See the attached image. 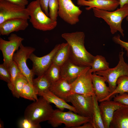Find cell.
Listing matches in <instances>:
<instances>
[{"mask_svg":"<svg viewBox=\"0 0 128 128\" xmlns=\"http://www.w3.org/2000/svg\"><path fill=\"white\" fill-rule=\"evenodd\" d=\"M70 46L67 42L60 44L53 58L52 62L61 66L69 59Z\"/></svg>","mask_w":128,"mask_h":128,"instance_id":"22","label":"cell"},{"mask_svg":"<svg viewBox=\"0 0 128 128\" xmlns=\"http://www.w3.org/2000/svg\"><path fill=\"white\" fill-rule=\"evenodd\" d=\"M77 4L80 6H88L86 8L87 10L94 8L109 11L114 10L119 5L117 0H77Z\"/></svg>","mask_w":128,"mask_h":128,"instance_id":"16","label":"cell"},{"mask_svg":"<svg viewBox=\"0 0 128 128\" xmlns=\"http://www.w3.org/2000/svg\"><path fill=\"white\" fill-rule=\"evenodd\" d=\"M3 124V122L2 121H0V128H4V125Z\"/></svg>","mask_w":128,"mask_h":128,"instance_id":"40","label":"cell"},{"mask_svg":"<svg viewBox=\"0 0 128 128\" xmlns=\"http://www.w3.org/2000/svg\"><path fill=\"white\" fill-rule=\"evenodd\" d=\"M124 53L123 50L119 54V60L117 65L114 67L106 70L95 73L98 75L104 77L109 85L110 93L116 88L118 79L123 75L128 76V64L125 62L123 57Z\"/></svg>","mask_w":128,"mask_h":128,"instance_id":"6","label":"cell"},{"mask_svg":"<svg viewBox=\"0 0 128 128\" xmlns=\"http://www.w3.org/2000/svg\"><path fill=\"white\" fill-rule=\"evenodd\" d=\"M126 20L128 21V16L126 17Z\"/></svg>","mask_w":128,"mask_h":128,"instance_id":"41","label":"cell"},{"mask_svg":"<svg viewBox=\"0 0 128 128\" xmlns=\"http://www.w3.org/2000/svg\"><path fill=\"white\" fill-rule=\"evenodd\" d=\"M113 100L123 105H128V94L125 93L117 95L113 98Z\"/></svg>","mask_w":128,"mask_h":128,"instance_id":"35","label":"cell"},{"mask_svg":"<svg viewBox=\"0 0 128 128\" xmlns=\"http://www.w3.org/2000/svg\"><path fill=\"white\" fill-rule=\"evenodd\" d=\"M90 67L78 65L69 59L60 66L61 78L71 83Z\"/></svg>","mask_w":128,"mask_h":128,"instance_id":"15","label":"cell"},{"mask_svg":"<svg viewBox=\"0 0 128 128\" xmlns=\"http://www.w3.org/2000/svg\"><path fill=\"white\" fill-rule=\"evenodd\" d=\"M8 68L10 74V79L9 83H7V86L12 93L13 91L15 81L20 71L17 64L13 60Z\"/></svg>","mask_w":128,"mask_h":128,"instance_id":"30","label":"cell"},{"mask_svg":"<svg viewBox=\"0 0 128 128\" xmlns=\"http://www.w3.org/2000/svg\"><path fill=\"white\" fill-rule=\"evenodd\" d=\"M123 104L114 100H107L100 102L99 105L105 128H110L115 111Z\"/></svg>","mask_w":128,"mask_h":128,"instance_id":"14","label":"cell"},{"mask_svg":"<svg viewBox=\"0 0 128 128\" xmlns=\"http://www.w3.org/2000/svg\"><path fill=\"white\" fill-rule=\"evenodd\" d=\"M0 79L7 82L9 83L10 79V75L8 68L3 64L0 65Z\"/></svg>","mask_w":128,"mask_h":128,"instance_id":"32","label":"cell"},{"mask_svg":"<svg viewBox=\"0 0 128 128\" xmlns=\"http://www.w3.org/2000/svg\"><path fill=\"white\" fill-rule=\"evenodd\" d=\"M91 77L94 95L100 102L110 94V90L105 83L106 80L104 77L94 73H92Z\"/></svg>","mask_w":128,"mask_h":128,"instance_id":"18","label":"cell"},{"mask_svg":"<svg viewBox=\"0 0 128 128\" xmlns=\"http://www.w3.org/2000/svg\"><path fill=\"white\" fill-rule=\"evenodd\" d=\"M41 8L47 16H49L48 3L49 0H39Z\"/></svg>","mask_w":128,"mask_h":128,"instance_id":"37","label":"cell"},{"mask_svg":"<svg viewBox=\"0 0 128 128\" xmlns=\"http://www.w3.org/2000/svg\"><path fill=\"white\" fill-rule=\"evenodd\" d=\"M37 95V93L33 86L28 82L24 85L22 89L20 97L34 101L38 99Z\"/></svg>","mask_w":128,"mask_h":128,"instance_id":"29","label":"cell"},{"mask_svg":"<svg viewBox=\"0 0 128 128\" xmlns=\"http://www.w3.org/2000/svg\"><path fill=\"white\" fill-rule=\"evenodd\" d=\"M61 36L70 46L69 59L78 65L91 67L94 56L85 48L84 33L81 31L66 33Z\"/></svg>","mask_w":128,"mask_h":128,"instance_id":"1","label":"cell"},{"mask_svg":"<svg viewBox=\"0 0 128 128\" xmlns=\"http://www.w3.org/2000/svg\"><path fill=\"white\" fill-rule=\"evenodd\" d=\"M49 17L57 21L59 7V0H49L48 3Z\"/></svg>","mask_w":128,"mask_h":128,"instance_id":"31","label":"cell"},{"mask_svg":"<svg viewBox=\"0 0 128 128\" xmlns=\"http://www.w3.org/2000/svg\"><path fill=\"white\" fill-rule=\"evenodd\" d=\"M120 7H121L125 4H128V0H119Z\"/></svg>","mask_w":128,"mask_h":128,"instance_id":"39","label":"cell"},{"mask_svg":"<svg viewBox=\"0 0 128 128\" xmlns=\"http://www.w3.org/2000/svg\"><path fill=\"white\" fill-rule=\"evenodd\" d=\"M54 110L50 103L41 96L27 106L24 117L34 124L39 125L41 122L49 120Z\"/></svg>","mask_w":128,"mask_h":128,"instance_id":"4","label":"cell"},{"mask_svg":"<svg viewBox=\"0 0 128 128\" xmlns=\"http://www.w3.org/2000/svg\"><path fill=\"white\" fill-rule=\"evenodd\" d=\"M29 82L26 77L20 72L18 73L15 81L13 95L17 98L20 97V94L24 85Z\"/></svg>","mask_w":128,"mask_h":128,"instance_id":"27","label":"cell"},{"mask_svg":"<svg viewBox=\"0 0 128 128\" xmlns=\"http://www.w3.org/2000/svg\"><path fill=\"white\" fill-rule=\"evenodd\" d=\"M32 83L33 86L38 94V93L50 90L52 83L45 74L33 79Z\"/></svg>","mask_w":128,"mask_h":128,"instance_id":"24","label":"cell"},{"mask_svg":"<svg viewBox=\"0 0 128 128\" xmlns=\"http://www.w3.org/2000/svg\"><path fill=\"white\" fill-rule=\"evenodd\" d=\"M18 125L21 128H41L40 125H36L29 120L24 118L19 121Z\"/></svg>","mask_w":128,"mask_h":128,"instance_id":"33","label":"cell"},{"mask_svg":"<svg viewBox=\"0 0 128 128\" xmlns=\"http://www.w3.org/2000/svg\"><path fill=\"white\" fill-rule=\"evenodd\" d=\"M112 39L115 43L119 45L121 47L127 51V56L128 57V42L121 39L120 36L119 35L114 37Z\"/></svg>","mask_w":128,"mask_h":128,"instance_id":"34","label":"cell"},{"mask_svg":"<svg viewBox=\"0 0 128 128\" xmlns=\"http://www.w3.org/2000/svg\"><path fill=\"white\" fill-rule=\"evenodd\" d=\"M90 67L71 83L72 94H80L86 96L94 95Z\"/></svg>","mask_w":128,"mask_h":128,"instance_id":"8","label":"cell"},{"mask_svg":"<svg viewBox=\"0 0 128 128\" xmlns=\"http://www.w3.org/2000/svg\"><path fill=\"white\" fill-rule=\"evenodd\" d=\"M26 8L30 17V22L36 29L43 31H49L53 30L56 26L57 21L51 19L44 12L39 0L31 2Z\"/></svg>","mask_w":128,"mask_h":128,"instance_id":"3","label":"cell"},{"mask_svg":"<svg viewBox=\"0 0 128 128\" xmlns=\"http://www.w3.org/2000/svg\"><path fill=\"white\" fill-rule=\"evenodd\" d=\"M67 102L72 104L78 114L90 118L93 121V103L92 96H86L79 94H72L68 97Z\"/></svg>","mask_w":128,"mask_h":128,"instance_id":"10","label":"cell"},{"mask_svg":"<svg viewBox=\"0 0 128 128\" xmlns=\"http://www.w3.org/2000/svg\"><path fill=\"white\" fill-rule=\"evenodd\" d=\"M28 19L14 18L7 20L0 24V34L8 36L12 32L24 30L28 26Z\"/></svg>","mask_w":128,"mask_h":128,"instance_id":"17","label":"cell"},{"mask_svg":"<svg viewBox=\"0 0 128 128\" xmlns=\"http://www.w3.org/2000/svg\"><path fill=\"white\" fill-rule=\"evenodd\" d=\"M76 128H94V127L92 123L88 122L77 127Z\"/></svg>","mask_w":128,"mask_h":128,"instance_id":"38","label":"cell"},{"mask_svg":"<svg viewBox=\"0 0 128 128\" xmlns=\"http://www.w3.org/2000/svg\"><path fill=\"white\" fill-rule=\"evenodd\" d=\"M94 16L103 19L109 26L110 32L114 34L118 31L124 37V31L122 27L123 20L128 16V4L116 10L109 11L96 8H92Z\"/></svg>","mask_w":128,"mask_h":128,"instance_id":"2","label":"cell"},{"mask_svg":"<svg viewBox=\"0 0 128 128\" xmlns=\"http://www.w3.org/2000/svg\"><path fill=\"white\" fill-rule=\"evenodd\" d=\"M48 123L54 128L64 124L67 128H76L88 122L92 123L90 118L81 116L73 111L64 112L59 109L54 110Z\"/></svg>","mask_w":128,"mask_h":128,"instance_id":"5","label":"cell"},{"mask_svg":"<svg viewBox=\"0 0 128 128\" xmlns=\"http://www.w3.org/2000/svg\"><path fill=\"white\" fill-rule=\"evenodd\" d=\"M14 18L29 19L26 8L5 0H0V24L7 20Z\"/></svg>","mask_w":128,"mask_h":128,"instance_id":"11","label":"cell"},{"mask_svg":"<svg viewBox=\"0 0 128 128\" xmlns=\"http://www.w3.org/2000/svg\"><path fill=\"white\" fill-rule=\"evenodd\" d=\"M59 4L58 15L61 18L71 25L79 22L82 11L71 0H59Z\"/></svg>","mask_w":128,"mask_h":128,"instance_id":"12","label":"cell"},{"mask_svg":"<svg viewBox=\"0 0 128 128\" xmlns=\"http://www.w3.org/2000/svg\"><path fill=\"white\" fill-rule=\"evenodd\" d=\"M45 74L52 83L55 82L61 78L60 67L52 62Z\"/></svg>","mask_w":128,"mask_h":128,"instance_id":"28","label":"cell"},{"mask_svg":"<svg viewBox=\"0 0 128 128\" xmlns=\"http://www.w3.org/2000/svg\"><path fill=\"white\" fill-rule=\"evenodd\" d=\"M10 3L25 8L28 5V0H5Z\"/></svg>","mask_w":128,"mask_h":128,"instance_id":"36","label":"cell"},{"mask_svg":"<svg viewBox=\"0 0 128 128\" xmlns=\"http://www.w3.org/2000/svg\"><path fill=\"white\" fill-rule=\"evenodd\" d=\"M50 90L67 102L68 97L72 94L71 83L62 78L52 83Z\"/></svg>","mask_w":128,"mask_h":128,"instance_id":"19","label":"cell"},{"mask_svg":"<svg viewBox=\"0 0 128 128\" xmlns=\"http://www.w3.org/2000/svg\"></svg>","mask_w":128,"mask_h":128,"instance_id":"43","label":"cell"},{"mask_svg":"<svg viewBox=\"0 0 128 128\" xmlns=\"http://www.w3.org/2000/svg\"><path fill=\"white\" fill-rule=\"evenodd\" d=\"M116 84V87L114 91L102 101L111 100L117 94H128V76L123 75L119 77L117 80Z\"/></svg>","mask_w":128,"mask_h":128,"instance_id":"23","label":"cell"},{"mask_svg":"<svg viewBox=\"0 0 128 128\" xmlns=\"http://www.w3.org/2000/svg\"><path fill=\"white\" fill-rule=\"evenodd\" d=\"M20 49L13 55V59L17 64L20 72L26 77L29 82L33 86V80L34 75L32 69H30L26 63L27 59L35 50V48L25 46L22 43Z\"/></svg>","mask_w":128,"mask_h":128,"instance_id":"7","label":"cell"},{"mask_svg":"<svg viewBox=\"0 0 128 128\" xmlns=\"http://www.w3.org/2000/svg\"><path fill=\"white\" fill-rule=\"evenodd\" d=\"M38 95L43 97L49 103L54 104L60 110L63 111L66 109L77 114L73 106L68 104L66 101L55 95L50 90L38 93Z\"/></svg>","mask_w":128,"mask_h":128,"instance_id":"21","label":"cell"},{"mask_svg":"<svg viewBox=\"0 0 128 128\" xmlns=\"http://www.w3.org/2000/svg\"><path fill=\"white\" fill-rule=\"evenodd\" d=\"M110 128H128V105H123L115 111Z\"/></svg>","mask_w":128,"mask_h":128,"instance_id":"20","label":"cell"},{"mask_svg":"<svg viewBox=\"0 0 128 128\" xmlns=\"http://www.w3.org/2000/svg\"><path fill=\"white\" fill-rule=\"evenodd\" d=\"M93 108V124L94 128H105L102 120L98 101L95 95L92 96Z\"/></svg>","mask_w":128,"mask_h":128,"instance_id":"26","label":"cell"},{"mask_svg":"<svg viewBox=\"0 0 128 128\" xmlns=\"http://www.w3.org/2000/svg\"><path fill=\"white\" fill-rule=\"evenodd\" d=\"M6 41L0 38V50L3 58V64L7 68L12 63L15 52L18 50L24 39L14 33H11Z\"/></svg>","mask_w":128,"mask_h":128,"instance_id":"9","label":"cell"},{"mask_svg":"<svg viewBox=\"0 0 128 128\" xmlns=\"http://www.w3.org/2000/svg\"><path fill=\"white\" fill-rule=\"evenodd\" d=\"M91 67L90 71L92 73L105 71L110 68L109 63L105 58L99 55L94 56Z\"/></svg>","mask_w":128,"mask_h":128,"instance_id":"25","label":"cell"},{"mask_svg":"<svg viewBox=\"0 0 128 128\" xmlns=\"http://www.w3.org/2000/svg\"><path fill=\"white\" fill-rule=\"evenodd\" d=\"M60 44L56 45L50 53L42 57H38L33 53L31 55L29 59L32 62V69L34 75L38 77L45 74L52 63L54 56Z\"/></svg>","mask_w":128,"mask_h":128,"instance_id":"13","label":"cell"},{"mask_svg":"<svg viewBox=\"0 0 128 128\" xmlns=\"http://www.w3.org/2000/svg\"><path fill=\"white\" fill-rule=\"evenodd\" d=\"M118 0V1H119V0Z\"/></svg>","mask_w":128,"mask_h":128,"instance_id":"42","label":"cell"}]
</instances>
